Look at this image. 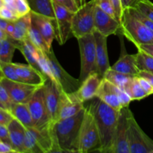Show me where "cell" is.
<instances>
[{"mask_svg":"<svg viewBox=\"0 0 153 153\" xmlns=\"http://www.w3.org/2000/svg\"><path fill=\"white\" fill-rule=\"evenodd\" d=\"M91 105L95 115L100 133V147L98 152L109 153L120 111L115 110L97 97L91 103Z\"/></svg>","mask_w":153,"mask_h":153,"instance_id":"obj_1","label":"cell"},{"mask_svg":"<svg viewBox=\"0 0 153 153\" xmlns=\"http://www.w3.org/2000/svg\"><path fill=\"white\" fill-rule=\"evenodd\" d=\"M85 108L71 117L52 123L54 137L61 152H78L79 132Z\"/></svg>","mask_w":153,"mask_h":153,"instance_id":"obj_2","label":"cell"},{"mask_svg":"<svg viewBox=\"0 0 153 153\" xmlns=\"http://www.w3.org/2000/svg\"><path fill=\"white\" fill-rule=\"evenodd\" d=\"M100 138L95 115L91 104L85 107V112L79 132L78 153L98 152Z\"/></svg>","mask_w":153,"mask_h":153,"instance_id":"obj_3","label":"cell"},{"mask_svg":"<svg viewBox=\"0 0 153 153\" xmlns=\"http://www.w3.org/2000/svg\"><path fill=\"white\" fill-rule=\"evenodd\" d=\"M120 30L122 34L129 41L132 42L136 47L153 43V31L139 20L129 7L124 9Z\"/></svg>","mask_w":153,"mask_h":153,"instance_id":"obj_4","label":"cell"},{"mask_svg":"<svg viewBox=\"0 0 153 153\" xmlns=\"http://www.w3.org/2000/svg\"><path fill=\"white\" fill-rule=\"evenodd\" d=\"M97 1L91 0L74 12L72 20V33L76 39L94 33Z\"/></svg>","mask_w":153,"mask_h":153,"instance_id":"obj_5","label":"cell"},{"mask_svg":"<svg viewBox=\"0 0 153 153\" xmlns=\"http://www.w3.org/2000/svg\"><path fill=\"white\" fill-rule=\"evenodd\" d=\"M77 40L79 42L81 56L79 81L82 83L89 75L97 72L96 40L94 33L79 37Z\"/></svg>","mask_w":153,"mask_h":153,"instance_id":"obj_6","label":"cell"},{"mask_svg":"<svg viewBox=\"0 0 153 153\" xmlns=\"http://www.w3.org/2000/svg\"><path fill=\"white\" fill-rule=\"evenodd\" d=\"M96 97L118 111L123 108L128 107L132 101L126 91L115 86L104 78L102 79Z\"/></svg>","mask_w":153,"mask_h":153,"instance_id":"obj_7","label":"cell"},{"mask_svg":"<svg viewBox=\"0 0 153 153\" xmlns=\"http://www.w3.org/2000/svg\"><path fill=\"white\" fill-rule=\"evenodd\" d=\"M131 113L128 106L123 108L120 111L117 125L109 153H131L128 144V126Z\"/></svg>","mask_w":153,"mask_h":153,"instance_id":"obj_8","label":"cell"},{"mask_svg":"<svg viewBox=\"0 0 153 153\" xmlns=\"http://www.w3.org/2000/svg\"><path fill=\"white\" fill-rule=\"evenodd\" d=\"M55 17L52 19L55 28V40L59 45H64L73 35L72 33V20L74 12L67 7L53 2Z\"/></svg>","mask_w":153,"mask_h":153,"instance_id":"obj_9","label":"cell"},{"mask_svg":"<svg viewBox=\"0 0 153 153\" xmlns=\"http://www.w3.org/2000/svg\"><path fill=\"white\" fill-rule=\"evenodd\" d=\"M128 144L131 153H153V140L140 128L132 113L129 118Z\"/></svg>","mask_w":153,"mask_h":153,"instance_id":"obj_10","label":"cell"},{"mask_svg":"<svg viewBox=\"0 0 153 153\" xmlns=\"http://www.w3.org/2000/svg\"><path fill=\"white\" fill-rule=\"evenodd\" d=\"M27 105L32 117L34 128L41 129L52 124L45 103L43 85L35 91Z\"/></svg>","mask_w":153,"mask_h":153,"instance_id":"obj_11","label":"cell"},{"mask_svg":"<svg viewBox=\"0 0 153 153\" xmlns=\"http://www.w3.org/2000/svg\"><path fill=\"white\" fill-rule=\"evenodd\" d=\"M46 53L50 63L52 74L54 76V81L55 83L64 92L69 94L76 92L81 85L79 79L73 78L61 67L52 49L46 52Z\"/></svg>","mask_w":153,"mask_h":153,"instance_id":"obj_12","label":"cell"},{"mask_svg":"<svg viewBox=\"0 0 153 153\" xmlns=\"http://www.w3.org/2000/svg\"><path fill=\"white\" fill-rule=\"evenodd\" d=\"M0 82L7 91L12 101L15 103H28L35 91L41 87L15 82L4 76L0 79Z\"/></svg>","mask_w":153,"mask_h":153,"instance_id":"obj_13","label":"cell"},{"mask_svg":"<svg viewBox=\"0 0 153 153\" xmlns=\"http://www.w3.org/2000/svg\"><path fill=\"white\" fill-rule=\"evenodd\" d=\"M43 90L46 108L49 113L51 123H54L56 122L58 116L62 90L53 80L49 78L43 85Z\"/></svg>","mask_w":153,"mask_h":153,"instance_id":"obj_14","label":"cell"},{"mask_svg":"<svg viewBox=\"0 0 153 153\" xmlns=\"http://www.w3.org/2000/svg\"><path fill=\"white\" fill-rule=\"evenodd\" d=\"M120 22L116 18L103 11L97 4L94 14V31L108 37L112 34H116L120 30Z\"/></svg>","mask_w":153,"mask_h":153,"instance_id":"obj_15","label":"cell"},{"mask_svg":"<svg viewBox=\"0 0 153 153\" xmlns=\"http://www.w3.org/2000/svg\"><path fill=\"white\" fill-rule=\"evenodd\" d=\"M85 108L84 103L79 100L75 92L69 94L62 91L56 122L74 116Z\"/></svg>","mask_w":153,"mask_h":153,"instance_id":"obj_16","label":"cell"},{"mask_svg":"<svg viewBox=\"0 0 153 153\" xmlns=\"http://www.w3.org/2000/svg\"><path fill=\"white\" fill-rule=\"evenodd\" d=\"M102 77L98 73H91L81 83L79 89L75 92L76 97L82 102L96 98Z\"/></svg>","mask_w":153,"mask_h":153,"instance_id":"obj_17","label":"cell"},{"mask_svg":"<svg viewBox=\"0 0 153 153\" xmlns=\"http://www.w3.org/2000/svg\"><path fill=\"white\" fill-rule=\"evenodd\" d=\"M96 40L97 72L103 78L105 72L111 67L108 54L107 37L97 31H94Z\"/></svg>","mask_w":153,"mask_h":153,"instance_id":"obj_18","label":"cell"},{"mask_svg":"<svg viewBox=\"0 0 153 153\" xmlns=\"http://www.w3.org/2000/svg\"><path fill=\"white\" fill-rule=\"evenodd\" d=\"M18 76L22 82L35 86H43L48 77L30 64L13 63Z\"/></svg>","mask_w":153,"mask_h":153,"instance_id":"obj_19","label":"cell"},{"mask_svg":"<svg viewBox=\"0 0 153 153\" xmlns=\"http://www.w3.org/2000/svg\"><path fill=\"white\" fill-rule=\"evenodd\" d=\"M31 20L38 28L40 34H42L46 42L48 49H52V42L54 39H55V28L52 23V19L31 12Z\"/></svg>","mask_w":153,"mask_h":153,"instance_id":"obj_20","label":"cell"},{"mask_svg":"<svg viewBox=\"0 0 153 153\" xmlns=\"http://www.w3.org/2000/svg\"><path fill=\"white\" fill-rule=\"evenodd\" d=\"M11 146L16 152L24 153V140L25 137L26 128L13 118L7 125Z\"/></svg>","mask_w":153,"mask_h":153,"instance_id":"obj_21","label":"cell"},{"mask_svg":"<svg viewBox=\"0 0 153 153\" xmlns=\"http://www.w3.org/2000/svg\"><path fill=\"white\" fill-rule=\"evenodd\" d=\"M13 42L16 48L20 51L28 64L40 71L37 63V57L40 49H37L28 38L23 40H16L13 39Z\"/></svg>","mask_w":153,"mask_h":153,"instance_id":"obj_22","label":"cell"},{"mask_svg":"<svg viewBox=\"0 0 153 153\" xmlns=\"http://www.w3.org/2000/svg\"><path fill=\"white\" fill-rule=\"evenodd\" d=\"M111 68L131 76H137L139 73L138 68L136 66L135 55H129L125 52L121 53L118 61L113 66H111Z\"/></svg>","mask_w":153,"mask_h":153,"instance_id":"obj_23","label":"cell"},{"mask_svg":"<svg viewBox=\"0 0 153 153\" xmlns=\"http://www.w3.org/2000/svg\"><path fill=\"white\" fill-rule=\"evenodd\" d=\"M13 118L17 120L26 128H34L32 117L27 103H15L8 111Z\"/></svg>","mask_w":153,"mask_h":153,"instance_id":"obj_24","label":"cell"},{"mask_svg":"<svg viewBox=\"0 0 153 153\" xmlns=\"http://www.w3.org/2000/svg\"><path fill=\"white\" fill-rule=\"evenodd\" d=\"M31 24V12L17 18L14 21V31L11 37L16 40H23L28 38Z\"/></svg>","mask_w":153,"mask_h":153,"instance_id":"obj_25","label":"cell"},{"mask_svg":"<svg viewBox=\"0 0 153 153\" xmlns=\"http://www.w3.org/2000/svg\"><path fill=\"white\" fill-rule=\"evenodd\" d=\"M31 11L55 19V13L52 0H28Z\"/></svg>","mask_w":153,"mask_h":153,"instance_id":"obj_26","label":"cell"},{"mask_svg":"<svg viewBox=\"0 0 153 153\" xmlns=\"http://www.w3.org/2000/svg\"><path fill=\"white\" fill-rule=\"evenodd\" d=\"M133 77L134 76L124 74V73L112 70L111 67L105 72L103 76V78L106 80L124 91L126 90L127 87L128 86Z\"/></svg>","mask_w":153,"mask_h":153,"instance_id":"obj_27","label":"cell"},{"mask_svg":"<svg viewBox=\"0 0 153 153\" xmlns=\"http://www.w3.org/2000/svg\"><path fill=\"white\" fill-rule=\"evenodd\" d=\"M16 49L13 37L8 36L7 38L0 40V61L11 63Z\"/></svg>","mask_w":153,"mask_h":153,"instance_id":"obj_28","label":"cell"},{"mask_svg":"<svg viewBox=\"0 0 153 153\" xmlns=\"http://www.w3.org/2000/svg\"><path fill=\"white\" fill-rule=\"evenodd\" d=\"M135 55L136 66L139 71H146L153 73V56L139 50Z\"/></svg>","mask_w":153,"mask_h":153,"instance_id":"obj_29","label":"cell"},{"mask_svg":"<svg viewBox=\"0 0 153 153\" xmlns=\"http://www.w3.org/2000/svg\"><path fill=\"white\" fill-rule=\"evenodd\" d=\"M28 38L40 50L43 51V52L50 51L48 49L47 46L46 44V42H45L42 34H40L38 28H37V25H35V23L32 20H31V27L29 28Z\"/></svg>","mask_w":153,"mask_h":153,"instance_id":"obj_30","label":"cell"},{"mask_svg":"<svg viewBox=\"0 0 153 153\" xmlns=\"http://www.w3.org/2000/svg\"><path fill=\"white\" fill-rule=\"evenodd\" d=\"M133 100H141L148 97V94L139 83L137 76H134L126 90Z\"/></svg>","mask_w":153,"mask_h":153,"instance_id":"obj_31","label":"cell"},{"mask_svg":"<svg viewBox=\"0 0 153 153\" xmlns=\"http://www.w3.org/2000/svg\"><path fill=\"white\" fill-rule=\"evenodd\" d=\"M37 63H38V66L40 72L43 73L46 76H47L49 79L54 81V76L53 74H52L50 63H49V58H48L47 55H46V52L39 50L38 57H37Z\"/></svg>","mask_w":153,"mask_h":153,"instance_id":"obj_32","label":"cell"},{"mask_svg":"<svg viewBox=\"0 0 153 153\" xmlns=\"http://www.w3.org/2000/svg\"><path fill=\"white\" fill-rule=\"evenodd\" d=\"M24 153H43L31 130L26 128L24 140Z\"/></svg>","mask_w":153,"mask_h":153,"instance_id":"obj_33","label":"cell"},{"mask_svg":"<svg viewBox=\"0 0 153 153\" xmlns=\"http://www.w3.org/2000/svg\"><path fill=\"white\" fill-rule=\"evenodd\" d=\"M131 7L153 21V3L150 0H137Z\"/></svg>","mask_w":153,"mask_h":153,"instance_id":"obj_34","label":"cell"},{"mask_svg":"<svg viewBox=\"0 0 153 153\" xmlns=\"http://www.w3.org/2000/svg\"><path fill=\"white\" fill-rule=\"evenodd\" d=\"M0 71L4 77L10 79V80L22 82L16 73L13 63H6L0 61Z\"/></svg>","mask_w":153,"mask_h":153,"instance_id":"obj_35","label":"cell"},{"mask_svg":"<svg viewBox=\"0 0 153 153\" xmlns=\"http://www.w3.org/2000/svg\"><path fill=\"white\" fill-rule=\"evenodd\" d=\"M14 7L15 13L18 18L25 16L31 12V8L28 0H15Z\"/></svg>","mask_w":153,"mask_h":153,"instance_id":"obj_36","label":"cell"},{"mask_svg":"<svg viewBox=\"0 0 153 153\" xmlns=\"http://www.w3.org/2000/svg\"><path fill=\"white\" fill-rule=\"evenodd\" d=\"M97 4L103 11L116 18V13L111 0H97Z\"/></svg>","mask_w":153,"mask_h":153,"instance_id":"obj_37","label":"cell"},{"mask_svg":"<svg viewBox=\"0 0 153 153\" xmlns=\"http://www.w3.org/2000/svg\"><path fill=\"white\" fill-rule=\"evenodd\" d=\"M0 102L3 104V105L5 107L7 111L10 110L12 105L13 104V102L10 99V96L7 94V91L4 88V87L1 85L0 82Z\"/></svg>","mask_w":153,"mask_h":153,"instance_id":"obj_38","label":"cell"},{"mask_svg":"<svg viewBox=\"0 0 153 153\" xmlns=\"http://www.w3.org/2000/svg\"><path fill=\"white\" fill-rule=\"evenodd\" d=\"M0 17L3 18L7 20H12L14 21L17 19L16 13L9 7H6L5 5L3 6L1 8H0Z\"/></svg>","mask_w":153,"mask_h":153,"instance_id":"obj_39","label":"cell"},{"mask_svg":"<svg viewBox=\"0 0 153 153\" xmlns=\"http://www.w3.org/2000/svg\"><path fill=\"white\" fill-rule=\"evenodd\" d=\"M129 8H130V10H131V11L132 12L133 14H134V16H135L136 17L139 19V20L141 21V22H143V23L146 26H147L148 28H150L152 31H153V21L152 20L149 19V18H147L146 16H145L144 15L141 14L140 12L137 11V10H136V9H134V7H129Z\"/></svg>","mask_w":153,"mask_h":153,"instance_id":"obj_40","label":"cell"},{"mask_svg":"<svg viewBox=\"0 0 153 153\" xmlns=\"http://www.w3.org/2000/svg\"><path fill=\"white\" fill-rule=\"evenodd\" d=\"M52 1L67 7V9L73 12H76L79 9L76 0H52Z\"/></svg>","mask_w":153,"mask_h":153,"instance_id":"obj_41","label":"cell"},{"mask_svg":"<svg viewBox=\"0 0 153 153\" xmlns=\"http://www.w3.org/2000/svg\"><path fill=\"white\" fill-rule=\"evenodd\" d=\"M13 119L11 114L7 109L0 108V125H4L7 126L10 121Z\"/></svg>","mask_w":153,"mask_h":153,"instance_id":"obj_42","label":"cell"},{"mask_svg":"<svg viewBox=\"0 0 153 153\" xmlns=\"http://www.w3.org/2000/svg\"><path fill=\"white\" fill-rule=\"evenodd\" d=\"M111 1L114 5V7L115 13H116V19L121 23L123 14L124 11V9L123 7L122 1L121 0H111Z\"/></svg>","mask_w":153,"mask_h":153,"instance_id":"obj_43","label":"cell"},{"mask_svg":"<svg viewBox=\"0 0 153 153\" xmlns=\"http://www.w3.org/2000/svg\"><path fill=\"white\" fill-rule=\"evenodd\" d=\"M137 79H138L139 83L140 84L142 88H143L145 91L146 92V94H148V96L152 95L153 94V86L152 84L149 82L146 79L143 77H140V76H137Z\"/></svg>","mask_w":153,"mask_h":153,"instance_id":"obj_44","label":"cell"},{"mask_svg":"<svg viewBox=\"0 0 153 153\" xmlns=\"http://www.w3.org/2000/svg\"><path fill=\"white\" fill-rule=\"evenodd\" d=\"M0 140L11 146L8 129H7V126H6L0 125Z\"/></svg>","mask_w":153,"mask_h":153,"instance_id":"obj_45","label":"cell"},{"mask_svg":"<svg viewBox=\"0 0 153 153\" xmlns=\"http://www.w3.org/2000/svg\"><path fill=\"white\" fill-rule=\"evenodd\" d=\"M16 152L11 146L0 140V153H11Z\"/></svg>","mask_w":153,"mask_h":153,"instance_id":"obj_46","label":"cell"},{"mask_svg":"<svg viewBox=\"0 0 153 153\" xmlns=\"http://www.w3.org/2000/svg\"><path fill=\"white\" fill-rule=\"evenodd\" d=\"M137 48L139 50L143 51V52H145L146 53L153 56V43L152 44L140 45V46H137Z\"/></svg>","mask_w":153,"mask_h":153,"instance_id":"obj_47","label":"cell"},{"mask_svg":"<svg viewBox=\"0 0 153 153\" xmlns=\"http://www.w3.org/2000/svg\"><path fill=\"white\" fill-rule=\"evenodd\" d=\"M137 76H140V77H143L145 79H146L152 84V85L153 86V73L146 71H139Z\"/></svg>","mask_w":153,"mask_h":153,"instance_id":"obj_48","label":"cell"},{"mask_svg":"<svg viewBox=\"0 0 153 153\" xmlns=\"http://www.w3.org/2000/svg\"><path fill=\"white\" fill-rule=\"evenodd\" d=\"M14 21H9L8 24H7V27L5 28V32L10 37H12V35L13 34V31H14Z\"/></svg>","mask_w":153,"mask_h":153,"instance_id":"obj_49","label":"cell"},{"mask_svg":"<svg viewBox=\"0 0 153 153\" xmlns=\"http://www.w3.org/2000/svg\"><path fill=\"white\" fill-rule=\"evenodd\" d=\"M121 1H122L123 7V9H126L132 7L137 0H121Z\"/></svg>","mask_w":153,"mask_h":153,"instance_id":"obj_50","label":"cell"},{"mask_svg":"<svg viewBox=\"0 0 153 153\" xmlns=\"http://www.w3.org/2000/svg\"><path fill=\"white\" fill-rule=\"evenodd\" d=\"M4 3V5L6 7H9L10 9H11L12 10L15 12V7H14V4H15V0H3Z\"/></svg>","mask_w":153,"mask_h":153,"instance_id":"obj_51","label":"cell"},{"mask_svg":"<svg viewBox=\"0 0 153 153\" xmlns=\"http://www.w3.org/2000/svg\"><path fill=\"white\" fill-rule=\"evenodd\" d=\"M9 21L10 20H7V19H3V18L0 17V28H2L3 30L5 31V28L6 27H7V24H8Z\"/></svg>","mask_w":153,"mask_h":153,"instance_id":"obj_52","label":"cell"},{"mask_svg":"<svg viewBox=\"0 0 153 153\" xmlns=\"http://www.w3.org/2000/svg\"><path fill=\"white\" fill-rule=\"evenodd\" d=\"M7 37H8V35H7V33L5 32V31H4V30H3L2 28H0V40L7 38Z\"/></svg>","mask_w":153,"mask_h":153,"instance_id":"obj_53","label":"cell"},{"mask_svg":"<svg viewBox=\"0 0 153 153\" xmlns=\"http://www.w3.org/2000/svg\"><path fill=\"white\" fill-rule=\"evenodd\" d=\"M76 4H77L78 7H79H79H82V6H83L84 4L87 2L86 0H76Z\"/></svg>","mask_w":153,"mask_h":153,"instance_id":"obj_54","label":"cell"},{"mask_svg":"<svg viewBox=\"0 0 153 153\" xmlns=\"http://www.w3.org/2000/svg\"><path fill=\"white\" fill-rule=\"evenodd\" d=\"M3 6H4V1H3V0H0V8H1Z\"/></svg>","mask_w":153,"mask_h":153,"instance_id":"obj_55","label":"cell"},{"mask_svg":"<svg viewBox=\"0 0 153 153\" xmlns=\"http://www.w3.org/2000/svg\"><path fill=\"white\" fill-rule=\"evenodd\" d=\"M0 108H2L6 109V108H5V107H4V106L3 105V104H2V103L1 102H0Z\"/></svg>","mask_w":153,"mask_h":153,"instance_id":"obj_56","label":"cell"},{"mask_svg":"<svg viewBox=\"0 0 153 153\" xmlns=\"http://www.w3.org/2000/svg\"><path fill=\"white\" fill-rule=\"evenodd\" d=\"M1 77H3V75L1 74V71H0V79H1Z\"/></svg>","mask_w":153,"mask_h":153,"instance_id":"obj_57","label":"cell"}]
</instances>
